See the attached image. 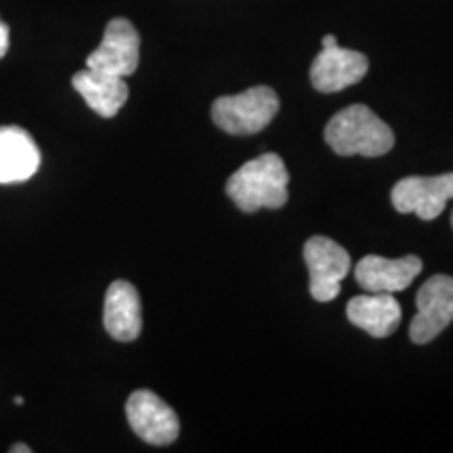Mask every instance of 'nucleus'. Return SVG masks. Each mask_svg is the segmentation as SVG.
<instances>
[{
    "label": "nucleus",
    "instance_id": "f257e3e1",
    "mask_svg": "<svg viewBox=\"0 0 453 453\" xmlns=\"http://www.w3.org/2000/svg\"><path fill=\"white\" fill-rule=\"evenodd\" d=\"M290 174L277 154H263L246 162L226 180V196L242 212H257L260 208L286 206Z\"/></svg>",
    "mask_w": 453,
    "mask_h": 453
},
{
    "label": "nucleus",
    "instance_id": "f03ea898",
    "mask_svg": "<svg viewBox=\"0 0 453 453\" xmlns=\"http://www.w3.org/2000/svg\"><path fill=\"white\" fill-rule=\"evenodd\" d=\"M327 145L338 156L380 157L395 147V134L367 105H350L338 111L326 127Z\"/></svg>",
    "mask_w": 453,
    "mask_h": 453
},
{
    "label": "nucleus",
    "instance_id": "7ed1b4c3",
    "mask_svg": "<svg viewBox=\"0 0 453 453\" xmlns=\"http://www.w3.org/2000/svg\"><path fill=\"white\" fill-rule=\"evenodd\" d=\"M280 97L269 87H252L240 95L219 97L212 104V120L229 134H257L273 122Z\"/></svg>",
    "mask_w": 453,
    "mask_h": 453
},
{
    "label": "nucleus",
    "instance_id": "20e7f679",
    "mask_svg": "<svg viewBox=\"0 0 453 453\" xmlns=\"http://www.w3.org/2000/svg\"><path fill=\"white\" fill-rule=\"evenodd\" d=\"M304 260L311 273V296L317 303H330L350 271L349 252L330 237L315 235L304 243Z\"/></svg>",
    "mask_w": 453,
    "mask_h": 453
},
{
    "label": "nucleus",
    "instance_id": "39448f33",
    "mask_svg": "<svg viewBox=\"0 0 453 453\" xmlns=\"http://www.w3.org/2000/svg\"><path fill=\"white\" fill-rule=\"evenodd\" d=\"M127 418L139 439L150 445H170L179 439V416L151 390H134L127 401Z\"/></svg>",
    "mask_w": 453,
    "mask_h": 453
},
{
    "label": "nucleus",
    "instance_id": "423d86ee",
    "mask_svg": "<svg viewBox=\"0 0 453 453\" xmlns=\"http://www.w3.org/2000/svg\"><path fill=\"white\" fill-rule=\"evenodd\" d=\"M418 313L410 324V338L428 344L453 321V277L433 275L418 290Z\"/></svg>",
    "mask_w": 453,
    "mask_h": 453
},
{
    "label": "nucleus",
    "instance_id": "0eeeda50",
    "mask_svg": "<svg viewBox=\"0 0 453 453\" xmlns=\"http://www.w3.org/2000/svg\"><path fill=\"white\" fill-rule=\"evenodd\" d=\"M141 38L137 27L124 17H116L105 27L104 41L87 57V67L113 76H133L139 67Z\"/></svg>",
    "mask_w": 453,
    "mask_h": 453
},
{
    "label": "nucleus",
    "instance_id": "6e6552de",
    "mask_svg": "<svg viewBox=\"0 0 453 453\" xmlns=\"http://www.w3.org/2000/svg\"><path fill=\"white\" fill-rule=\"evenodd\" d=\"M390 200L396 212L418 214L422 220L437 219L453 200V173L439 177H407L390 191Z\"/></svg>",
    "mask_w": 453,
    "mask_h": 453
},
{
    "label": "nucleus",
    "instance_id": "1a4fd4ad",
    "mask_svg": "<svg viewBox=\"0 0 453 453\" xmlns=\"http://www.w3.org/2000/svg\"><path fill=\"white\" fill-rule=\"evenodd\" d=\"M370 61L359 50L336 47L321 49L311 65V84L319 93H338L364 81Z\"/></svg>",
    "mask_w": 453,
    "mask_h": 453
},
{
    "label": "nucleus",
    "instance_id": "9d476101",
    "mask_svg": "<svg viewBox=\"0 0 453 453\" xmlns=\"http://www.w3.org/2000/svg\"><path fill=\"white\" fill-rule=\"evenodd\" d=\"M422 260L418 257L382 258L376 254L364 257L355 267V280L365 292H401L411 286V281L420 275Z\"/></svg>",
    "mask_w": 453,
    "mask_h": 453
},
{
    "label": "nucleus",
    "instance_id": "9b49d317",
    "mask_svg": "<svg viewBox=\"0 0 453 453\" xmlns=\"http://www.w3.org/2000/svg\"><path fill=\"white\" fill-rule=\"evenodd\" d=\"M104 326L107 334L118 342H133L143 327L141 298L137 288L130 281H113L105 292Z\"/></svg>",
    "mask_w": 453,
    "mask_h": 453
},
{
    "label": "nucleus",
    "instance_id": "f8f14e48",
    "mask_svg": "<svg viewBox=\"0 0 453 453\" xmlns=\"http://www.w3.org/2000/svg\"><path fill=\"white\" fill-rule=\"evenodd\" d=\"M41 168V150L19 127H0V183H24Z\"/></svg>",
    "mask_w": 453,
    "mask_h": 453
},
{
    "label": "nucleus",
    "instance_id": "ddd939ff",
    "mask_svg": "<svg viewBox=\"0 0 453 453\" xmlns=\"http://www.w3.org/2000/svg\"><path fill=\"white\" fill-rule=\"evenodd\" d=\"M349 321L373 338H387L401 324V304L388 292L364 294L347 304Z\"/></svg>",
    "mask_w": 453,
    "mask_h": 453
},
{
    "label": "nucleus",
    "instance_id": "4468645a",
    "mask_svg": "<svg viewBox=\"0 0 453 453\" xmlns=\"http://www.w3.org/2000/svg\"><path fill=\"white\" fill-rule=\"evenodd\" d=\"M72 87L101 118H113L128 101V84L124 82V78L90 67L73 73Z\"/></svg>",
    "mask_w": 453,
    "mask_h": 453
},
{
    "label": "nucleus",
    "instance_id": "2eb2a0df",
    "mask_svg": "<svg viewBox=\"0 0 453 453\" xmlns=\"http://www.w3.org/2000/svg\"><path fill=\"white\" fill-rule=\"evenodd\" d=\"M9 50V26L0 19V59L7 55Z\"/></svg>",
    "mask_w": 453,
    "mask_h": 453
},
{
    "label": "nucleus",
    "instance_id": "dca6fc26",
    "mask_svg": "<svg viewBox=\"0 0 453 453\" xmlns=\"http://www.w3.org/2000/svg\"><path fill=\"white\" fill-rule=\"evenodd\" d=\"M336 44H338V41H336V36H334V34H327V36L321 38V47H324V49L336 47Z\"/></svg>",
    "mask_w": 453,
    "mask_h": 453
},
{
    "label": "nucleus",
    "instance_id": "f3484780",
    "mask_svg": "<svg viewBox=\"0 0 453 453\" xmlns=\"http://www.w3.org/2000/svg\"><path fill=\"white\" fill-rule=\"evenodd\" d=\"M11 453H32V447H27L24 443H15L13 447L9 449Z\"/></svg>",
    "mask_w": 453,
    "mask_h": 453
},
{
    "label": "nucleus",
    "instance_id": "a211bd4d",
    "mask_svg": "<svg viewBox=\"0 0 453 453\" xmlns=\"http://www.w3.org/2000/svg\"><path fill=\"white\" fill-rule=\"evenodd\" d=\"M15 405H24V399H21V396H15Z\"/></svg>",
    "mask_w": 453,
    "mask_h": 453
},
{
    "label": "nucleus",
    "instance_id": "6ab92c4d",
    "mask_svg": "<svg viewBox=\"0 0 453 453\" xmlns=\"http://www.w3.org/2000/svg\"><path fill=\"white\" fill-rule=\"evenodd\" d=\"M451 226H453V212H451Z\"/></svg>",
    "mask_w": 453,
    "mask_h": 453
}]
</instances>
